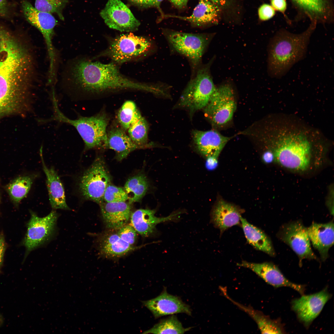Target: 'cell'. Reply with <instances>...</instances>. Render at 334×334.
Here are the masks:
<instances>
[{"label":"cell","instance_id":"obj_1","mask_svg":"<svg viewBox=\"0 0 334 334\" xmlns=\"http://www.w3.org/2000/svg\"><path fill=\"white\" fill-rule=\"evenodd\" d=\"M27 47L4 30L0 37V116L28 107L34 75Z\"/></svg>","mask_w":334,"mask_h":334},{"label":"cell","instance_id":"obj_2","mask_svg":"<svg viewBox=\"0 0 334 334\" xmlns=\"http://www.w3.org/2000/svg\"><path fill=\"white\" fill-rule=\"evenodd\" d=\"M64 77L67 86L79 94L132 89L157 94L160 90L159 84L137 82L124 77L113 63L104 64L82 58L69 63Z\"/></svg>","mask_w":334,"mask_h":334},{"label":"cell","instance_id":"obj_3","mask_svg":"<svg viewBox=\"0 0 334 334\" xmlns=\"http://www.w3.org/2000/svg\"><path fill=\"white\" fill-rule=\"evenodd\" d=\"M316 23L311 22L299 34L280 30L270 40L268 47V71L272 78H280L305 57L310 39Z\"/></svg>","mask_w":334,"mask_h":334},{"label":"cell","instance_id":"obj_4","mask_svg":"<svg viewBox=\"0 0 334 334\" xmlns=\"http://www.w3.org/2000/svg\"><path fill=\"white\" fill-rule=\"evenodd\" d=\"M301 133L291 132L279 135L275 140V161L288 170L303 172L311 166L313 149L311 143Z\"/></svg>","mask_w":334,"mask_h":334},{"label":"cell","instance_id":"obj_5","mask_svg":"<svg viewBox=\"0 0 334 334\" xmlns=\"http://www.w3.org/2000/svg\"><path fill=\"white\" fill-rule=\"evenodd\" d=\"M52 101L54 115L46 121L59 122L74 126L84 142L85 150L99 148H105L109 121L105 114H98L89 117L80 116L77 119H71L60 111L56 99H54Z\"/></svg>","mask_w":334,"mask_h":334},{"label":"cell","instance_id":"obj_6","mask_svg":"<svg viewBox=\"0 0 334 334\" xmlns=\"http://www.w3.org/2000/svg\"><path fill=\"white\" fill-rule=\"evenodd\" d=\"M211 65V62L198 68L176 105L187 109L191 117L205 107L216 89L210 73Z\"/></svg>","mask_w":334,"mask_h":334},{"label":"cell","instance_id":"obj_7","mask_svg":"<svg viewBox=\"0 0 334 334\" xmlns=\"http://www.w3.org/2000/svg\"><path fill=\"white\" fill-rule=\"evenodd\" d=\"M163 32L173 49L188 59L193 74L201 65L202 56L213 35L187 33L167 29L164 30Z\"/></svg>","mask_w":334,"mask_h":334},{"label":"cell","instance_id":"obj_8","mask_svg":"<svg viewBox=\"0 0 334 334\" xmlns=\"http://www.w3.org/2000/svg\"><path fill=\"white\" fill-rule=\"evenodd\" d=\"M236 107L233 88L229 85L224 84L216 88L203 109L205 116L212 124L221 127L232 119Z\"/></svg>","mask_w":334,"mask_h":334},{"label":"cell","instance_id":"obj_9","mask_svg":"<svg viewBox=\"0 0 334 334\" xmlns=\"http://www.w3.org/2000/svg\"><path fill=\"white\" fill-rule=\"evenodd\" d=\"M111 180L104 160L98 157L82 176L79 190L85 199L100 204L104 201L105 191Z\"/></svg>","mask_w":334,"mask_h":334},{"label":"cell","instance_id":"obj_10","mask_svg":"<svg viewBox=\"0 0 334 334\" xmlns=\"http://www.w3.org/2000/svg\"><path fill=\"white\" fill-rule=\"evenodd\" d=\"M22 7L27 20L38 29L43 36L49 59V71L54 72L56 70V57L52 38L58 21L52 14L38 10L26 0L22 2Z\"/></svg>","mask_w":334,"mask_h":334},{"label":"cell","instance_id":"obj_11","mask_svg":"<svg viewBox=\"0 0 334 334\" xmlns=\"http://www.w3.org/2000/svg\"><path fill=\"white\" fill-rule=\"evenodd\" d=\"M151 45V42L146 38L130 33L112 40L105 53L114 62L122 63L143 54Z\"/></svg>","mask_w":334,"mask_h":334},{"label":"cell","instance_id":"obj_12","mask_svg":"<svg viewBox=\"0 0 334 334\" xmlns=\"http://www.w3.org/2000/svg\"><path fill=\"white\" fill-rule=\"evenodd\" d=\"M277 235L297 255L300 266H302V260L304 259H317L311 249L307 228L301 221H292L283 225Z\"/></svg>","mask_w":334,"mask_h":334},{"label":"cell","instance_id":"obj_13","mask_svg":"<svg viewBox=\"0 0 334 334\" xmlns=\"http://www.w3.org/2000/svg\"><path fill=\"white\" fill-rule=\"evenodd\" d=\"M31 217L27 224V231L24 244L27 251L30 252L50 240L55 232L59 215L52 211L46 216L41 217L31 211Z\"/></svg>","mask_w":334,"mask_h":334},{"label":"cell","instance_id":"obj_14","mask_svg":"<svg viewBox=\"0 0 334 334\" xmlns=\"http://www.w3.org/2000/svg\"><path fill=\"white\" fill-rule=\"evenodd\" d=\"M100 15L110 28L121 32L138 29L140 23L121 0H108Z\"/></svg>","mask_w":334,"mask_h":334},{"label":"cell","instance_id":"obj_15","mask_svg":"<svg viewBox=\"0 0 334 334\" xmlns=\"http://www.w3.org/2000/svg\"><path fill=\"white\" fill-rule=\"evenodd\" d=\"M331 297V294L326 287L318 292L308 295L303 294L300 298L293 300L292 309L299 321L305 327L308 328Z\"/></svg>","mask_w":334,"mask_h":334},{"label":"cell","instance_id":"obj_16","mask_svg":"<svg viewBox=\"0 0 334 334\" xmlns=\"http://www.w3.org/2000/svg\"><path fill=\"white\" fill-rule=\"evenodd\" d=\"M237 265L248 268L255 273L268 284L275 288L290 287L302 295L304 294L305 286L293 283L287 279L278 267L270 262L256 263L242 261Z\"/></svg>","mask_w":334,"mask_h":334},{"label":"cell","instance_id":"obj_17","mask_svg":"<svg viewBox=\"0 0 334 334\" xmlns=\"http://www.w3.org/2000/svg\"><path fill=\"white\" fill-rule=\"evenodd\" d=\"M142 302L155 319L179 313H185L189 315L191 314L190 306L183 302L180 298L168 293L165 287L156 297Z\"/></svg>","mask_w":334,"mask_h":334},{"label":"cell","instance_id":"obj_18","mask_svg":"<svg viewBox=\"0 0 334 334\" xmlns=\"http://www.w3.org/2000/svg\"><path fill=\"white\" fill-rule=\"evenodd\" d=\"M192 136L196 147L206 157L218 158L230 138L214 130L203 131L195 130Z\"/></svg>","mask_w":334,"mask_h":334},{"label":"cell","instance_id":"obj_19","mask_svg":"<svg viewBox=\"0 0 334 334\" xmlns=\"http://www.w3.org/2000/svg\"><path fill=\"white\" fill-rule=\"evenodd\" d=\"M243 210L237 206L223 199L218 200L211 213V221L219 229L221 235L229 228L241 225V217Z\"/></svg>","mask_w":334,"mask_h":334},{"label":"cell","instance_id":"obj_20","mask_svg":"<svg viewBox=\"0 0 334 334\" xmlns=\"http://www.w3.org/2000/svg\"><path fill=\"white\" fill-rule=\"evenodd\" d=\"M307 231L313 246L319 252L321 260L325 261L334 244L333 221L324 224L313 223L307 228Z\"/></svg>","mask_w":334,"mask_h":334},{"label":"cell","instance_id":"obj_21","mask_svg":"<svg viewBox=\"0 0 334 334\" xmlns=\"http://www.w3.org/2000/svg\"><path fill=\"white\" fill-rule=\"evenodd\" d=\"M99 204L104 221L109 229H119L126 225L130 218L131 208L126 202L104 201Z\"/></svg>","mask_w":334,"mask_h":334},{"label":"cell","instance_id":"obj_22","mask_svg":"<svg viewBox=\"0 0 334 334\" xmlns=\"http://www.w3.org/2000/svg\"><path fill=\"white\" fill-rule=\"evenodd\" d=\"M220 288L222 294L225 298L245 312L254 320L262 333H285L284 327L280 319H272L262 312L255 310L250 306H244L235 301L228 295L226 288L221 286Z\"/></svg>","mask_w":334,"mask_h":334},{"label":"cell","instance_id":"obj_23","mask_svg":"<svg viewBox=\"0 0 334 334\" xmlns=\"http://www.w3.org/2000/svg\"><path fill=\"white\" fill-rule=\"evenodd\" d=\"M155 211L153 210H137L131 214V225L141 235L148 237L153 233L158 224L173 220L179 214L178 213L166 217H158L155 216Z\"/></svg>","mask_w":334,"mask_h":334},{"label":"cell","instance_id":"obj_24","mask_svg":"<svg viewBox=\"0 0 334 334\" xmlns=\"http://www.w3.org/2000/svg\"><path fill=\"white\" fill-rule=\"evenodd\" d=\"M40 149V155L43 169L46 177V184L50 205L53 209H70L66 204L64 188L60 178L54 168H48L43 159L42 149Z\"/></svg>","mask_w":334,"mask_h":334},{"label":"cell","instance_id":"obj_25","mask_svg":"<svg viewBox=\"0 0 334 334\" xmlns=\"http://www.w3.org/2000/svg\"><path fill=\"white\" fill-rule=\"evenodd\" d=\"M291 0L311 22L324 23L332 20L333 9L331 0Z\"/></svg>","mask_w":334,"mask_h":334},{"label":"cell","instance_id":"obj_26","mask_svg":"<svg viewBox=\"0 0 334 334\" xmlns=\"http://www.w3.org/2000/svg\"><path fill=\"white\" fill-rule=\"evenodd\" d=\"M220 7L210 0H199L192 14L187 17L170 16L188 21L197 26L217 23L220 18Z\"/></svg>","mask_w":334,"mask_h":334},{"label":"cell","instance_id":"obj_27","mask_svg":"<svg viewBox=\"0 0 334 334\" xmlns=\"http://www.w3.org/2000/svg\"><path fill=\"white\" fill-rule=\"evenodd\" d=\"M105 148L113 150L116 158L121 161L126 158L133 151L141 147L135 144L121 127L114 126L107 133Z\"/></svg>","mask_w":334,"mask_h":334},{"label":"cell","instance_id":"obj_28","mask_svg":"<svg viewBox=\"0 0 334 334\" xmlns=\"http://www.w3.org/2000/svg\"><path fill=\"white\" fill-rule=\"evenodd\" d=\"M241 225L248 242L255 249L270 256L276 255L272 242L268 236L261 229L241 217Z\"/></svg>","mask_w":334,"mask_h":334},{"label":"cell","instance_id":"obj_29","mask_svg":"<svg viewBox=\"0 0 334 334\" xmlns=\"http://www.w3.org/2000/svg\"><path fill=\"white\" fill-rule=\"evenodd\" d=\"M99 250L101 254L108 257H118L134 250L135 247L122 240L117 232L107 233L100 238Z\"/></svg>","mask_w":334,"mask_h":334},{"label":"cell","instance_id":"obj_30","mask_svg":"<svg viewBox=\"0 0 334 334\" xmlns=\"http://www.w3.org/2000/svg\"><path fill=\"white\" fill-rule=\"evenodd\" d=\"M32 175L18 176L10 181L5 187L11 200L17 204L29 192L34 180Z\"/></svg>","mask_w":334,"mask_h":334},{"label":"cell","instance_id":"obj_31","mask_svg":"<svg viewBox=\"0 0 334 334\" xmlns=\"http://www.w3.org/2000/svg\"><path fill=\"white\" fill-rule=\"evenodd\" d=\"M148 184L146 177L142 173L138 174L127 180L123 188L130 204L141 200L148 190Z\"/></svg>","mask_w":334,"mask_h":334},{"label":"cell","instance_id":"obj_32","mask_svg":"<svg viewBox=\"0 0 334 334\" xmlns=\"http://www.w3.org/2000/svg\"><path fill=\"white\" fill-rule=\"evenodd\" d=\"M192 328H184L177 316L173 315L161 320L152 328L144 331L143 333L184 334Z\"/></svg>","mask_w":334,"mask_h":334},{"label":"cell","instance_id":"obj_33","mask_svg":"<svg viewBox=\"0 0 334 334\" xmlns=\"http://www.w3.org/2000/svg\"><path fill=\"white\" fill-rule=\"evenodd\" d=\"M142 117L135 103L131 101H125L117 114V118L121 127L125 131Z\"/></svg>","mask_w":334,"mask_h":334},{"label":"cell","instance_id":"obj_34","mask_svg":"<svg viewBox=\"0 0 334 334\" xmlns=\"http://www.w3.org/2000/svg\"><path fill=\"white\" fill-rule=\"evenodd\" d=\"M148 124L145 118L142 117L127 130L128 135L132 141L142 148L149 147L148 144Z\"/></svg>","mask_w":334,"mask_h":334},{"label":"cell","instance_id":"obj_35","mask_svg":"<svg viewBox=\"0 0 334 334\" xmlns=\"http://www.w3.org/2000/svg\"><path fill=\"white\" fill-rule=\"evenodd\" d=\"M62 2L53 0H35V7L39 11L52 13H55L62 20H64L62 11L66 5Z\"/></svg>","mask_w":334,"mask_h":334},{"label":"cell","instance_id":"obj_36","mask_svg":"<svg viewBox=\"0 0 334 334\" xmlns=\"http://www.w3.org/2000/svg\"><path fill=\"white\" fill-rule=\"evenodd\" d=\"M103 200L107 202H126L128 198L123 188L110 184L105 190Z\"/></svg>","mask_w":334,"mask_h":334},{"label":"cell","instance_id":"obj_37","mask_svg":"<svg viewBox=\"0 0 334 334\" xmlns=\"http://www.w3.org/2000/svg\"><path fill=\"white\" fill-rule=\"evenodd\" d=\"M117 233L123 240L131 245L135 243L137 238L136 232L131 225H125L119 229Z\"/></svg>","mask_w":334,"mask_h":334},{"label":"cell","instance_id":"obj_38","mask_svg":"<svg viewBox=\"0 0 334 334\" xmlns=\"http://www.w3.org/2000/svg\"><path fill=\"white\" fill-rule=\"evenodd\" d=\"M275 10L268 4L261 5L258 9V15L260 19L266 21L272 18L275 15Z\"/></svg>","mask_w":334,"mask_h":334},{"label":"cell","instance_id":"obj_39","mask_svg":"<svg viewBox=\"0 0 334 334\" xmlns=\"http://www.w3.org/2000/svg\"><path fill=\"white\" fill-rule=\"evenodd\" d=\"M271 6L275 11H277L285 15L287 7L286 0H271Z\"/></svg>","mask_w":334,"mask_h":334},{"label":"cell","instance_id":"obj_40","mask_svg":"<svg viewBox=\"0 0 334 334\" xmlns=\"http://www.w3.org/2000/svg\"><path fill=\"white\" fill-rule=\"evenodd\" d=\"M132 3L139 7L147 8L152 7V0H129Z\"/></svg>","mask_w":334,"mask_h":334},{"label":"cell","instance_id":"obj_41","mask_svg":"<svg viewBox=\"0 0 334 334\" xmlns=\"http://www.w3.org/2000/svg\"><path fill=\"white\" fill-rule=\"evenodd\" d=\"M263 161L266 163H271L275 161L274 154L272 150H268L265 152L262 156Z\"/></svg>","mask_w":334,"mask_h":334},{"label":"cell","instance_id":"obj_42","mask_svg":"<svg viewBox=\"0 0 334 334\" xmlns=\"http://www.w3.org/2000/svg\"><path fill=\"white\" fill-rule=\"evenodd\" d=\"M6 248V243L4 236L0 234V268L3 261V257Z\"/></svg>","mask_w":334,"mask_h":334},{"label":"cell","instance_id":"obj_43","mask_svg":"<svg viewBox=\"0 0 334 334\" xmlns=\"http://www.w3.org/2000/svg\"><path fill=\"white\" fill-rule=\"evenodd\" d=\"M207 158L206 165L207 168L210 170L215 168L218 164L217 158L211 156Z\"/></svg>","mask_w":334,"mask_h":334},{"label":"cell","instance_id":"obj_44","mask_svg":"<svg viewBox=\"0 0 334 334\" xmlns=\"http://www.w3.org/2000/svg\"><path fill=\"white\" fill-rule=\"evenodd\" d=\"M176 7L182 9L187 5L189 0H169Z\"/></svg>","mask_w":334,"mask_h":334},{"label":"cell","instance_id":"obj_45","mask_svg":"<svg viewBox=\"0 0 334 334\" xmlns=\"http://www.w3.org/2000/svg\"><path fill=\"white\" fill-rule=\"evenodd\" d=\"M7 11L6 0H0V16L6 15Z\"/></svg>","mask_w":334,"mask_h":334},{"label":"cell","instance_id":"obj_46","mask_svg":"<svg viewBox=\"0 0 334 334\" xmlns=\"http://www.w3.org/2000/svg\"><path fill=\"white\" fill-rule=\"evenodd\" d=\"M219 7L225 6L228 3L229 0H210Z\"/></svg>","mask_w":334,"mask_h":334},{"label":"cell","instance_id":"obj_47","mask_svg":"<svg viewBox=\"0 0 334 334\" xmlns=\"http://www.w3.org/2000/svg\"><path fill=\"white\" fill-rule=\"evenodd\" d=\"M163 0H152V7H155L157 8L161 12L162 15L164 16L161 9L160 5L161 3Z\"/></svg>","mask_w":334,"mask_h":334},{"label":"cell","instance_id":"obj_48","mask_svg":"<svg viewBox=\"0 0 334 334\" xmlns=\"http://www.w3.org/2000/svg\"><path fill=\"white\" fill-rule=\"evenodd\" d=\"M53 0L55 1H57L61 2H63L64 3H66V2H67V0Z\"/></svg>","mask_w":334,"mask_h":334},{"label":"cell","instance_id":"obj_49","mask_svg":"<svg viewBox=\"0 0 334 334\" xmlns=\"http://www.w3.org/2000/svg\"><path fill=\"white\" fill-rule=\"evenodd\" d=\"M1 29H0V34H1Z\"/></svg>","mask_w":334,"mask_h":334},{"label":"cell","instance_id":"obj_50","mask_svg":"<svg viewBox=\"0 0 334 334\" xmlns=\"http://www.w3.org/2000/svg\"><path fill=\"white\" fill-rule=\"evenodd\" d=\"M0 199H1V198H0Z\"/></svg>","mask_w":334,"mask_h":334}]
</instances>
